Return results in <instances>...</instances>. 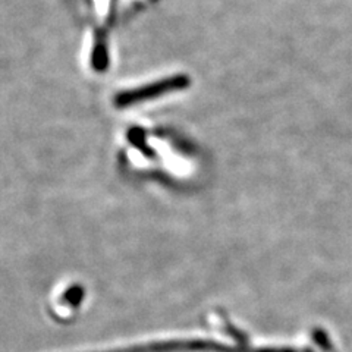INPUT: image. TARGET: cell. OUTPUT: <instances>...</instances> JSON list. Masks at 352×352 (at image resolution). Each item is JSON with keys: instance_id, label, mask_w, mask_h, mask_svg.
Wrapping results in <instances>:
<instances>
[{"instance_id": "6da1fadb", "label": "cell", "mask_w": 352, "mask_h": 352, "mask_svg": "<svg viewBox=\"0 0 352 352\" xmlns=\"http://www.w3.org/2000/svg\"><path fill=\"white\" fill-rule=\"evenodd\" d=\"M185 85H186V80L184 78V76H172V78L160 80L157 82L120 91L115 96L113 104L118 109L132 107L138 103H144L148 100H154V98H157V97L166 96L168 93L179 90V88H182Z\"/></svg>"}]
</instances>
